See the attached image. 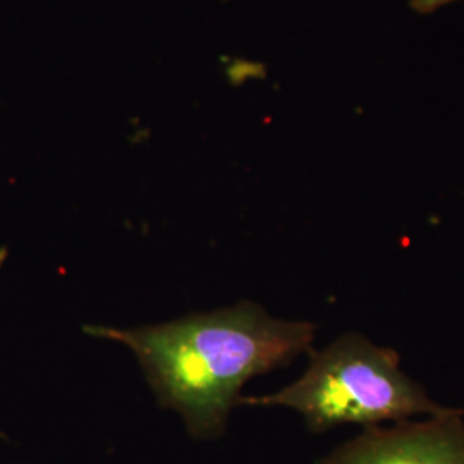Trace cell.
<instances>
[{"label":"cell","instance_id":"6da1fadb","mask_svg":"<svg viewBox=\"0 0 464 464\" xmlns=\"http://www.w3.org/2000/svg\"><path fill=\"white\" fill-rule=\"evenodd\" d=\"M84 331L131 349L159 404L181 416L197 440L222 437L241 387L291 365L316 337L315 324L272 316L253 301L166 324Z\"/></svg>","mask_w":464,"mask_h":464},{"label":"cell","instance_id":"7a4b0ae2","mask_svg":"<svg viewBox=\"0 0 464 464\" xmlns=\"http://www.w3.org/2000/svg\"><path fill=\"white\" fill-rule=\"evenodd\" d=\"M308 354L310 363L298 381L274 394L241 398L239 404L293 410L314 433L344 425L381 427L452 410L402 370L394 349L360 332H346Z\"/></svg>","mask_w":464,"mask_h":464},{"label":"cell","instance_id":"3957f363","mask_svg":"<svg viewBox=\"0 0 464 464\" xmlns=\"http://www.w3.org/2000/svg\"><path fill=\"white\" fill-rule=\"evenodd\" d=\"M318 464H464V408L363 429Z\"/></svg>","mask_w":464,"mask_h":464},{"label":"cell","instance_id":"277c9868","mask_svg":"<svg viewBox=\"0 0 464 464\" xmlns=\"http://www.w3.org/2000/svg\"><path fill=\"white\" fill-rule=\"evenodd\" d=\"M454 2H458V0H408L410 7L418 14H431L437 9L449 5V4H454Z\"/></svg>","mask_w":464,"mask_h":464}]
</instances>
